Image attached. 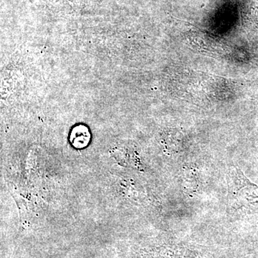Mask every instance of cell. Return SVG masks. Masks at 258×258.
<instances>
[{"mask_svg": "<svg viewBox=\"0 0 258 258\" xmlns=\"http://www.w3.org/2000/svg\"><path fill=\"white\" fill-rule=\"evenodd\" d=\"M227 181L229 215L244 216L258 211V185L252 182L237 166L230 167Z\"/></svg>", "mask_w": 258, "mask_h": 258, "instance_id": "cell-1", "label": "cell"}, {"mask_svg": "<svg viewBox=\"0 0 258 258\" xmlns=\"http://www.w3.org/2000/svg\"><path fill=\"white\" fill-rule=\"evenodd\" d=\"M184 182L186 184V187L187 189H189V188H194V181H195V179H196V178L195 177V174H194L193 171H186L184 175Z\"/></svg>", "mask_w": 258, "mask_h": 258, "instance_id": "cell-2", "label": "cell"}]
</instances>
